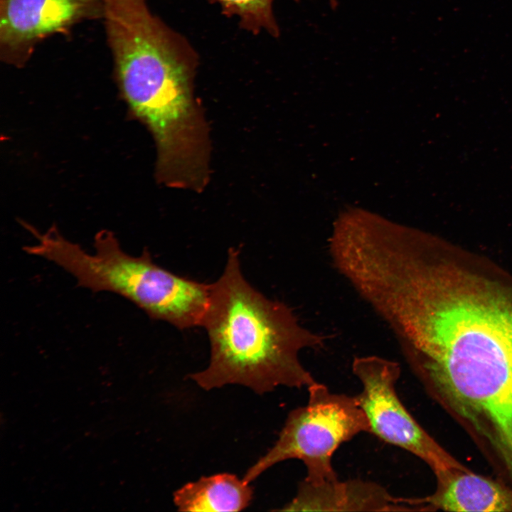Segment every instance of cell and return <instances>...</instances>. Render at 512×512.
Listing matches in <instances>:
<instances>
[{"label":"cell","mask_w":512,"mask_h":512,"mask_svg":"<svg viewBox=\"0 0 512 512\" xmlns=\"http://www.w3.org/2000/svg\"><path fill=\"white\" fill-rule=\"evenodd\" d=\"M390 330L411 368L494 444L512 475V297L432 268L402 293Z\"/></svg>","instance_id":"cell-1"},{"label":"cell","mask_w":512,"mask_h":512,"mask_svg":"<svg viewBox=\"0 0 512 512\" xmlns=\"http://www.w3.org/2000/svg\"><path fill=\"white\" fill-rule=\"evenodd\" d=\"M240 250L230 247L220 278L211 284L201 326L210 347L208 366L188 377L206 390L238 384L262 395L279 386L315 382L299 353L324 346L326 337L303 326L284 303L267 299L244 277Z\"/></svg>","instance_id":"cell-2"},{"label":"cell","mask_w":512,"mask_h":512,"mask_svg":"<svg viewBox=\"0 0 512 512\" xmlns=\"http://www.w3.org/2000/svg\"><path fill=\"white\" fill-rule=\"evenodd\" d=\"M31 233L36 242L25 246L24 251L61 267L80 287L118 294L150 318L180 330L201 326L211 284L167 270L153 261L146 249L138 256L127 253L107 230L96 233L92 252L67 239L55 225L45 232L34 228Z\"/></svg>","instance_id":"cell-3"},{"label":"cell","mask_w":512,"mask_h":512,"mask_svg":"<svg viewBox=\"0 0 512 512\" xmlns=\"http://www.w3.org/2000/svg\"><path fill=\"white\" fill-rule=\"evenodd\" d=\"M307 403L289 413L274 444L246 471L247 484L271 466L298 459L305 481L318 484L338 479L332 458L339 447L361 433L370 434L368 420L356 396L332 392L318 381L307 388Z\"/></svg>","instance_id":"cell-4"},{"label":"cell","mask_w":512,"mask_h":512,"mask_svg":"<svg viewBox=\"0 0 512 512\" xmlns=\"http://www.w3.org/2000/svg\"><path fill=\"white\" fill-rule=\"evenodd\" d=\"M352 371L361 388L356 398L364 412L370 434L417 457L439 478L466 469L449 455L416 421L400 398L397 362L378 356L355 358Z\"/></svg>","instance_id":"cell-5"},{"label":"cell","mask_w":512,"mask_h":512,"mask_svg":"<svg viewBox=\"0 0 512 512\" xmlns=\"http://www.w3.org/2000/svg\"><path fill=\"white\" fill-rule=\"evenodd\" d=\"M102 15V0H0V60L22 68L46 40Z\"/></svg>","instance_id":"cell-6"},{"label":"cell","mask_w":512,"mask_h":512,"mask_svg":"<svg viewBox=\"0 0 512 512\" xmlns=\"http://www.w3.org/2000/svg\"><path fill=\"white\" fill-rule=\"evenodd\" d=\"M410 500L393 496L382 485L361 479L318 484L303 479L295 496L281 511H407Z\"/></svg>","instance_id":"cell-7"},{"label":"cell","mask_w":512,"mask_h":512,"mask_svg":"<svg viewBox=\"0 0 512 512\" xmlns=\"http://www.w3.org/2000/svg\"><path fill=\"white\" fill-rule=\"evenodd\" d=\"M437 484L433 494L411 498L412 504L421 511H512L511 491L466 469H457L438 478Z\"/></svg>","instance_id":"cell-8"},{"label":"cell","mask_w":512,"mask_h":512,"mask_svg":"<svg viewBox=\"0 0 512 512\" xmlns=\"http://www.w3.org/2000/svg\"><path fill=\"white\" fill-rule=\"evenodd\" d=\"M253 496L250 484L233 474L203 476L174 494L179 511L228 512L247 508Z\"/></svg>","instance_id":"cell-9"},{"label":"cell","mask_w":512,"mask_h":512,"mask_svg":"<svg viewBox=\"0 0 512 512\" xmlns=\"http://www.w3.org/2000/svg\"><path fill=\"white\" fill-rule=\"evenodd\" d=\"M210 1L218 4L225 15L236 18L241 28L253 34L263 32L277 37L280 33L273 9L275 0Z\"/></svg>","instance_id":"cell-10"}]
</instances>
